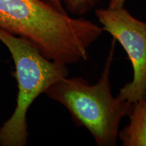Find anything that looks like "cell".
Listing matches in <instances>:
<instances>
[{"label": "cell", "mask_w": 146, "mask_h": 146, "mask_svg": "<svg viewBox=\"0 0 146 146\" xmlns=\"http://www.w3.org/2000/svg\"><path fill=\"white\" fill-rule=\"evenodd\" d=\"M116 41L113 39L100 79L90 85L81 77L63 78L45 94L68 110L73 121L86 128L99 146L117 145L122 119L130 114L133 103L113 96L110 70Z\"/></svg>", "instance_id": "1"}, {"label": "cell", "mask_w": 146, "mask_h": 146, "mask_svg": "<svg viewBox=\"0 0 146 146\" xmlns=\"http://www.w3.org/2000/svg\"><path fill=\"white\" fill-rule=\"evenodd\" d=\"M0 41L8 49L15 65L18 84L16 106L0 128V145L25 146L28 141L27 114L37 97L51 85L67 77L66 64L47 59L32 43L0 29Z\"/></svg>", "instance_id": "2"}, {"label": "cell", "mask_w": 146, "mask_h": 146, "mask_svg": "<svg viewBox=\"0 0 146 146\" xmlns=\"http://www.w3.org/2000/svg\"><path fill=\"white\" fill-rule=\"evenodd\" d=\"M80 21L43 0H0V29L23 38L44 57L58 61L71 50Z\"/></svg>", "instance_id": "3"}, {"label": "cell", "mask_w": 146, "mask_h": 146, "mask_svg": "<svg viewBox=\"0 0 146 146\" xmlns=\"http://www.w3.org/2000/svg\"><path fill=\"white\" fill-rule=\"evenodd\" d=\"M96 15L106 31L125 49L133 69V80L120 89L118 96L134 103L143 98L146 88V23L123 8H98Z\"/></svg>", "instance_id": "4"}, {"label": "cell", "mask_w": 146, "mask_h": 146, "mask_svg": "<svg viewBox=\"0 0 146 146\" xmlns=\"http://www.w3.org/2000/svg\"><path fill=\"white\" fill-rule=\"evenodd\" d=\"M129 123L118 133L124 146H146V98L133 103Z\"/></svg>", "instance_id": "5"}, {"label": "cell", "mask_w": 146, "mask_h": 146, "mask_svg": "<svg viewBox=\"0 0 146 146\" xmlns=\"http://www.w3.org/2000/svg\"><path fill=\"white\" fill-rule=\"evenodd\" d=\"M66 12L77 16L85 15L95 8L100 0H62Z\"/></svg>", "instance_id": "6"}, {"label": "cell", "mask_w": 146, "mask_h": 146, "mask_svg": "<svg viewBox=\"0 0 146 146\" xmlns=\"http://www.w3.org/2000/svg\"><path fill=\"white\" fill-rule=\"evenodd\" d=\"M45 2L48 3L53 8L62 12V13H67L66 10H65L64 6L63 4L62 0H43Z\"/></svg>", "instance_id": "7"}, {"label": "cell", "mask_w": 146, "mask_h": 146, "mask_svg": "<svg viewBox=\"0 0 146 146\" xmlns=\"http://www.w3.org/2000/svg\"><path fill=\"white\" fill-rule=\"evenodd\" d=\"M126 1H127V0H110L108 8H123V7H124V4H125Z\"/></svg>", "instance_id": "8"}, {"label": "cell", "mask_w": 146, "mask_h": 146, "mask_svg": "<svg viewBox=\"0 0 146 146\" xmlns=\"http://www.w3.org/2000/svg\"><path fill=\"white\" fill-rule=\"evenodd\" d=\"M143 98H146V88H145V94H144V96H143Z\"/></svg>", "instance_id": "9"}]
</instances>
